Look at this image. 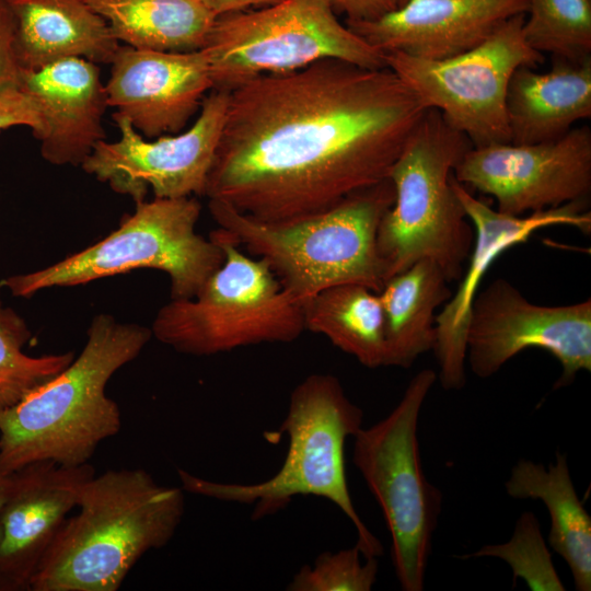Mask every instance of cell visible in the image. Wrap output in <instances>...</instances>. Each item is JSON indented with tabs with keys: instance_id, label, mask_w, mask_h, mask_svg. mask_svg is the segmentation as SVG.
<instances>
[{
	"instance_id": "6da1fadb",
	"label": "cell",
	"mask_w": 591,
	"mask_h": 591,
	"mask_svg": "<svg viewBox=\"0 0 591 591\" xmlns=\"http://www.w3.org/2000/svg\"><path fill=\"white\" fill-rule=\"evenodd\" d=\"M427 108L387 67L324 59L229 90L205 195L296 222L389 178Z\"/></svg>"
},
{
	"instance_id": "7a4b0ae2",
	"label": "cell",
	"mask_w": 591,
	"mask_h": 591,
	"mask_svg": "<svg viewBox=\"0 0 591 591\" xmlns=\"http://www.w3.org/2000/svg\"><path fill=\"white\" fill-rule=\"evenodd\" d=\"M86 335L68 367L0 412V475L38 461L89 463L97 447L120 431L119 406L105 389L116 371L139 356L151 329L100 313Z\"/></svg>"
},
{
	"instance_id": "3957f363",
	"label": "cell",
	"mask_w": 591,
	"mask_h": 591,
	"mask_svg": "<svg viewBox=\"0 0 591 591\" xmlns=\"http://www.w3.org/2000/svg\"><path fill=\"white\" fill-rule=\"evenodd\" d=\"M77 508L38 563L31 590L117 591L146 553L173 538L184 490L141 468L107 470L84 483Z\"/></svg>"
},
{
	"instance_id": "277c9868",
	"label": "cell",
	"mask_w": 591,
	"mask_h": 591,
	"mask_svg": "<svg viewBox=\"0 0 591 591\" xmlns=\"http://www.w3.org/2000/svg\"><path fill=\"white\" fill-rule=\"evenodd\" d=\"M362 409L349 399L335 375L310 374L292 391L279 427V434L287 433L289 444L276 474L259 483L240 484L205 479L179 468L182 489L220 501L254 505L253 520L277 513L297 496L327 499L352 523L363 557H379L383 546L356 510L345 468L346 440L362 428Z\"/></svg>"
},
{
	"instance_id": "5b68a950",
	"label": "cell",
	"mask_w": 591,
	"mask_h": 591,
	"mask_svg": "<svg viewBox=\"0 0 591 591\" xmlns=\"http://www.w3.org/2000/svg\"><path fill=\"white\" fill-rule=\"evenodd\" d=\"M390 178L363 189L325 212L282 224H266L218 200L208 207L219 228L267 263L297 303L322 290L358 283L380 292L386 281L376 235L394 202Z\"/></svg>"
},
{
	"instance_id": "8992f818",
	"label": "cell",
	"mask_w": 591,
	"mask_h": 591,
	"mask_svg": "<svg viewBox=\"0 0 591 591\" xmlns=\"http://www.w3.org/2000/svg\"><path fill=\"white\" fill-rule=\"evenodd\" d=\"M472 147L440 112L426 109L389 174L395 197L376 235L386 280L420 259L434 262L449 282L462 277L475 232L451 176Z\"/></svg>"
},
{
	"instance_id": "52a82bcc",
	"label": "cell",
	"mask_w": 591,
	"mask_h": 591,
	"mask_svg": "<svg viewBox=\"0 0 591 591\" xmlns=\"http://www.w3.org/2000/svg\"><path fill=\"white\" fill-rule=\"evenodd\" d=\"M209 237L222 265L190 299H171L151 334L174 350L211 356L263 343H291L305 331L303 308L281 288L267 263L251 258L223 229Z\"/></svg>"
},
{
	"instance_id": "ba28073f",
	"label": "cell",
	"mask_w": 591,
	"mask_h": 591,
	"mask_svg": "<svg viewBox=\"0 0 591 591\" xmlns=\"http://www.w3.org/2000/svg\"><path fill=\"white\" fill-rule=\"evenodd\" d=\"M201 205L195 196L136 204L103 240L46 268L8 277L1 285L28 298L54 287H72L135 269H157L170 279L171 299L194 298L222 265L221 247L195 230Z\"/></svg>"
},
{
	"instance_id": "9c48e42d",
	"label": "cell",
	"mask_w": 591,
	"mask_h": 591,
	"mask_svg": "<svg viewBox=\"0 0 591 591\" xmlns=\"http://www.w3.org/2000/svg\"><path fill=\"white\" fill-rule=\"evenodd\" d=\"M436 382L433 369L420 370L389 415L354 436L352 462L382 510L404 591L424 589L441 511L442 495L424 473L418 441L420 412Z\"/></svg>"
},
{
	"instance_id": "30bf717a",
	"label": "cell",
	"mask_w": 591,
	"mask_h": 591,
	"mask_svg": "<svg viewBox=\"0 0 591 591\" xmlns=\"http://www.w3.org/2000/svg\"><path fill=\"white\" fill-rule=\"evenodd\" d=\"M337 15L332 0H283L216 16L201 48L212 89L231 90L263 74L293 72L324 59L386 67L384 53Z\"/></svg>"
},
{
	"instance_id": "8fae6325",
	"label": "cell",
	"mask_w": 591,
	"mask_h": 591,
	"mask_svg": "<svg viewBox=\"0 0 591 591\" xmlns=\"http://www.w3.org/2000/svg\"><path fill=\"white\" fill-rule=\"evenodd\" d=\"M525 14L500 24L483 43L456 56L432 60L401 51L384 53L391 69L425 108L468 138L473 147L510 142L506 94L513 72L535 68L543 54L525 42Z\"/></svg>"
},
{
	"instance_id": "7c38bea8",
	"label": "cell",
	"mask_w": 591,
	"mask_h": 591,
	"mask_svg": "<svg viewBox=\"0 0 591 591\" xmlns=\"http://www.w3.org/2000/svg\"><path fill=\"white\" fill-rule=\"evenodd\" d=\"M529 348L549 352L561 366L554 389L572 383L580 371H591V299L567 305L529 301L505 278L478 291L466 331V361L479 379L497 373Z\"/></svg>"
},
{
	"instance_id": "4fadbf2b",
	"label": "cell",
	"mask_w": 591,
	"mask_h": 591,
	"mask_svg": "<svg viewBox=\"0 0 591 591\" xmlns=\"http://www.w3.org/2000/svg\"><path fill=\"white\" fill-rule=\"evenodd\" d=\"M229 90L212 89L194 124L175 135L147 139L124 117H113L120 137L99 142L80 165L136 204L155 198L204 196L225 121Z\"/></svg>"
},
{
	"instance_id": "5bb4252c",
	"label": "cell",
	"mask_w": 591,
	"mask_h": 591,
	"mask_svg": "<svg viewBox=\"0 0 591 591\" xmlns=\"http://www.w3.org/2000/svg\"><path fill=\"white\" fill-rule=\"evenodd\" d=\"M453 175L493 196L497 210L511 216L589 201L591 129L573 127L557 139L531 144L472 147Z\"/></svg>"
},
{
	"instance_id": "9a60e30c",
	"label": "cell",
	"mask_w": 591,
	"mask_h": 591,
	"mask_svg": "<svg viewBox=\"0 0 591 591\" xmlns=\"http://www.w3.org/2000/svg\"><path fill=\"white\" fill-rule=\"evenodd\" d=\"M451 183L475 237L457 289L442 305L436 317V341L432 348L439 372L437 380L448 391L466 384V331L471 306L488 268L503 252L525 243L536 231L555 225H569L584 234L591 231L588 201H575L523 216H511L477 199L452 174Z\"/></svg>"
},
{
	"instance_id": "2e32d148",
	"label": "cell",
	"mask_w": 591,
	"mask_h": 591,
	"mask_svg": "<svg viewBox=\"0 0 591 591\" xmlns=\"http://www.w3.org/2000/svg\"><path fill=\"white\" fill-rule=\"evenodd\" d=\"M105 91L113 117H124L144 138L175 135L200 111L212 90L201 49L166 51L119 46Z\"/></svg>"
},
{
	"instance_id": "e0dca14e",
	"label": "cell",
	"mask_w": 591,
	"mask_h": 591,
	"mask_svg": "<svg viewBox=\"0 0 591 591\" xmlns=\"http://www.w3.org/2000/svg\"><path fill=\"white\" fill-rule=\"evenodd\" d=\"M528 9V0H407L375 20L346 25L382 53L439 60L476 47Z\"/></svg>"
},
{
	"instance_id": "ac0fdd59",
	"label": "cell",
	"mask_w": 591,
	"mask_h": 591,
	"mask_svg": "<svg viewBox=\"0 0 591 591\" xmlns=\"http://www.w3.org/2000/svg\"><path fill=\"white\" fill-rule=\"evenodd\" d=\"M90 463L67 466L38 461L10 474L0 514V572L15 584L30 580L68 513L77 508Z\"/></svg>"
},
{
	"instance_id": "d6986e66",
	"label": "cell",
	"mask_w": 591,
	"mask_h": 591,
	"mask_svg": "<svg viewBox=\"0 0 591 591\" xmlns=\"http://www.w3.org/2000/svg\"><path fill=\"white\" fill-rule=\"evenodd\" d=\"M19 89L40 107L45 127L37 140L48 163L81 165L106 140L103 117L108 104L96 63L71 58L20 70Z\"/></svg>"
},
{
	"instance_id": "ffe728a7",
	"label": "cell",
	"mask_w": 591,
	"mask_h": 591,
	"mask_svg": "<svg viewBox=\"0 0 591 591\" xmlns=\"http://www.w3.org/2000/svg\"><path fill=\"white\" fill-rule=\"evenodd\" d=\"M15 22L20 70L81 58L111 63L119 42L86 0H7Z\"/></svg>"
},
{
	"instance_id": "44dd1931",
	"label": "cell",
	"mask_w": 591,
	"mask_h": 591,
	"mask_svg": "<svg viewBox=\"0 0 591 591\" xmlns=\"http://www.w3.org/2000/svg\"><path fill=\"white\" fill-rule=\"evenodd\" d=\"M506 114L511 143L564 136L577 121L591 117V57L580 61L554 58L546 72L518 68L507 88Z\"/></svg>"
},
{
	"instance_id": "7402d4cb",
	"label": "cell",
	"mask_w": 591,
	"mask_h": 591,
	"mask_svg": "<svg viewBox=\"0 0 591 591\" xmlns=\"http://www.w3.org/2000/svg\"><path fill=\"white\" fill-rule=\"evenodd\" d=\"M514 499L542 501L549 514L548 545L563 557L578 591L591 590V517L579 499L565 454L544 466L519 460L505 483Z\"/></svg>"
},
{
	"instance_id": "603a6c76",
	"label": "cell",
	"mask_w": 591,
	"mask_h": 591,
	"mask_svg": "<svg viewBox=\"0 0 591 591\" xmlns=\"http://www.w3.org/2000/svg\"><path fill=\"white\" fill-rule=\"evenodd\" d=\"M442 269L420 259L389 278L379 298L386 340V367L410 368L436 341L438 308L452 296Z\"/></svg>"
},
{
	"instance_id": "cb8c5ba5",
	"label": "cell",
	"mask_w": 591,
	"mask_h": 591,
	"mask_svg": "<svg viewBox=\"0 0 591 591\" xmlns=\"http://www.w3.org/2000/svg\"><path fill=\"white\" fill-rule=\"evenodd\" d=\"M118 42L166 51L199 50L216 16L199 0H86Z\"/></svg>"
},
{
	"instance_id": "d4e9b609",
	"label": "cell",
	"mask_w": 591,
	"mask_h": 591,
	"mask_svg": "<svg viewBox=\"0 0 591 591\" xmlns=\"http://www.w3.org/2000/svg\"><path fill=\"white\" fill-rule=\"evenodd\" d=\"M302 308L305 331L323 335L367 368L386 367L384 315L378 292L358 283L336 285Z\"/></svg>"
},
{
	"instance_id": "484cf974",
	"label": "cell",
	"mask_w": 591,
	"mask_h": 591,
	"mask_svg": "<svg viewBox=\"0 0 591 591\" xmlns=\"http://www.w3.org/2000/svg\"><path fill=\"white\" fill-rule=\"evenodd\" d=\"M522 33L530 47L554 58L591 57V0H528Z\"/></svg>"
},
{
	"instance_id": "4316f807",
	"label": "cell",
	"mask_w": 591,
	"mask_h": 591,
	"mask_svg": "<svg viewBox=\"0 0 591 591\" xmlns=\"http://www.w3.org/2000/svg\"><path fill=\"white\" fill-rule=\"evenodd\" d=\"M31 337L24 320L0 300V412L61 372L73 352L32 357L23 352Z\"/></svg>"
},
{
	"instance_id": "83f0119b",
	"label": "cell",
	"mask_w": 591,
	"mask_h": 591,
	"mask_svg": "<svg viewBox=\"0 0 591 591\" xmlns=\"http://www.w3.org/2000/svg\"><path fill=\"white\" fill-rule=\"evenodd\" d=\"M466 557L503 559L511 566L514 578L523 579L531 590H565L540 532L538 522L531 512H525L519 518L509 542L485 545Z\"/></svg>"
},
{
	"instance_id": "f1b7e54d",
	"label": "cell",
	"mask_w": 591,
	"mask_h": 591,
	"mask_svg": "<svg viewBox=\"0 0 591 591\" xmlns=\"http://www.w3.org/2000/svg\"><path fill=\"white\" fill-rule=\"evenodd\" d=\"M363 557L359 547L321 553L287 584L288 591H370L379 571L378 557Z\"/></svg>"
},
{
	"instance_id": "f546056e",
	"label": "cell",
	"mask_w": 591,
	"mask_h": 591,
	"mask_svg": "<svg viewBox=\"0 0 591 591\" xmlns=\"http://www.w3.org/2000/svg\"><path fill=\"white\" fill-rule=\"evenodd\" d=\"M14 126L31 128L36 139L45 127L39 105L19 88L0 92V130Z\"/></svg>"
},
{
	"instance_id": "4dcf8cb0",
	"label": "cell",
	"mask_w": 591,
	"mask_h": 591,
	"mask_svg": "<svg viewBox=\"0 0 591 591\" xmlns=\"http://www.w3.org/2000/svg\"><path fill=\"white\" fill-rule=\"evenodd\" d=\"M15 22L7 0H0V92L19 88L20 68L14 51Z\"/></svg>"
},
{
	"instance_id": "1f68e13d",
	"label": "cell",
	"mask_w": 591,
	"mask_h": 591,
	"mask_svg": "<svg viewBox=\"0 0 591 591\" xmlns=\"http://www.w3.org/2000/svg\"><path fill=\"white\" fill-rule=\"evenodd\" d=\"M337 14L346 21H371L395 9L392 0H332Z\"/></svg>"
},
{
	"instance_id": "d6a6232c",
	"label": "cell",
	"mask_w": 591,
	"mask_h": 591,
	"mask_svg": "<svg viewBox=\"0 0 591 591\" xmlns=\"http://www.w3.org/2000/svg\"><path fill=\"white\" fill-rule=\"evenodd\" d=\"M215 16L248 10L253 7H269L283 0H199Z\"/></svg>"
},
{
	"instance_id": "836d02e7",
	"label": "cell",
	"mask_w": 591,
	"mask_h": 591,
	"mask_svg": "<svg viewBox=\"0 0 591 591\" xmlns=\"http://www.w3.org/2000/svg\"><path fill=\"white\" fill-rule=\"evenodd\" d=\"M10 485V475H0V514L7 500Z\"/></svg>"
},
{
	"instance_id": "e575fe53",
	"label": "cell",
	"mask_w": 591,
	"mask_h": 591,
	"mask_svg": "<svg viewBox=\"0 0 591 591\" xmlns=\"http://www.w3.org/2000/svg\"><path fill=\"white\" fill-rule=\"evenodd\" d=\"M407 0H392L395 9L403 5Z\"/></svg>"
}]
</instances>
